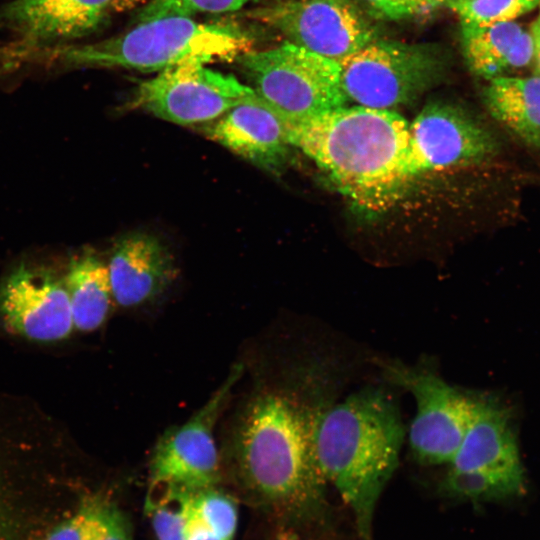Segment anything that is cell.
Masks as SVG:
<instances>
[{"instance_id":"6da1fadb","label":"cell","mask_w":540,"mask_h":540,"mask_svg":"<svg viewBox=\"0 0 540 540\" xmlns=\"http://www.w3.org/2000/svg\"><path fill=\"white\" fill-rule=\"evenodd\" d=\"M285 127L290 146L360 211H385L415 178L409 122L394 110L346 105Z\"/></svg>"},{"instance_id":"7a4b0ae2","label":"cell","mask_w":540,"mask_h":540,"mask_svg":"<svg viewBox=\"0 0 540 540\" xmlns=\"http://www.w3.org/2000/svg\"><path fill=\"white\" fill-rule=\"evenodd\" d=\"M327 405L283 390L257 394L243 411L234 456L244 483L277 506H318L325 480L315 456V429Z\"/></svg>"},{"instance_id":"3957f363","label":"cell","mask_w":540,"mask_h":540,"mask_svg":"<svg viewBox=\"0 0 540 540\" xmlns=\"http://www.w3.org/2000/svg\"><path fill=\"white\" fill-rule=\"evenodd\" d=\"M405 427L394 400L366 387L327 405L315 429V456L325 480L349 506L362 540H371L376 504L399 463Z\"/></svg>"},{"instance_id":"277c9868","label":"cell","mask_w":540,"mask_h":540,"mask_svg":"<svg viewBox=\"0 0 540 540\" xmlns=\"http://www.w3.org/2000/svg\"><path fill=\"white\" fill-rule=\"evenodd\" d=\"M253 45L254 39L234 25L163 15L141 18L130 30L98 42L56 47L49 56L70 66L160 72L189 60L237 59Z\"/></svg>"},{"instance_id":"5b68a950","label":"cell","mask_w":540,"mask_h":540,"mask_svg":"<svg viewBox=\"0 0 540 540\" xmlns=\"http://www.w3.org/2000/svg\"><path fill=\"white\" fill-rule=\"evenodd\" d=\"M255 94L295 123L346 106L337 61L289 42L237 57Z\"/></svg>"},{"instance_id":"8992f818","label":"cell","mask_w":540,"mask_h":540,"mask_svg":"<svg viewBox=\"0 0 540 540\" xmlns=\"http://www.w3.org/2000/svg\"><path fill=\"white\" fill-rule=\"evenodd\" d=\"M338 63L347 101L385 110L412 103L445 71L435 48L378 39Z\"/></svg>"},{"instance_id":"52a82bcc","label":"cell","mask_w":540,"mask_h":540,"mask_svg":"<svg viewBox=\"0 0 540 540\" xmlns=\"http://www.w3.org/2000/svg\"><path fill=\"white\" fill-rule=\"evenodd\" d=\"M385 377L410 392L416 413L409 427V445L422 464H449L473 418L477 397L448 384L432 369L387 362Z\"/></svg>"},{"instance_id":"ba28073f","label":"cell","mask_w":540,"mask_h":540,"mask_svg":"<svg viewBox=\"0 0 540 540\" xmlns=\"http://www.w3.org/2000/svg\"><path fill=\"white\" fill-rule=\"evenodd\" d=\"M189 60L139 84L133 104L156 117L188 126L211 122L254 95L232 74Z\"/></svg>"},{"instance_id":"9c48e42d","label":"cell","mask_w":540,"mask_h":540,"mask_svg":"<svg viewBox=\"0 0 540 540\" xmlns=\"http://www.w3.org/2000/svg\"><path fill=\"white\" fill-rule=\"evenodd\" d=\"M293 45L339 62L377 39L354 0H278L247 12Z\"/></svg>"},{"instance_id":"30bf717a","label":"cell","mask_w":540,"mask_h":540,"mask_svg":"<svg viewBox=\"0 0 540 540\" xmlns=\"http://www.w3.org/2000/svg\"><path fill=\"white\" fill-rule=\"evenodd\" d=\"M241 373L240 365L234 367L189 420L160 438L152 453V482L185 490L215 487L220 469L214 427Z\"/></svg>"},{"instance_id":"8fae6325","label":"cell","mask_w":540,"mask_h":540,"mask_svg":"<svg viewBox=\"0 0 540 540\" xmlns=\"http://www.w3.org/2000/svg\"><path fill=\"white\" fill-rule=\"evenodd\" d=\"M410 155L416 176L467 166L495 154L494 136L462 108L447 102L426 105L409 123Z\"/></svg>"},{"instance_id":"7c38bea8","label":"cell","mask_w":540,"mask_h":540,"mask_svg":"<svg viewBox=\"0 0 540 540\" xmlns=\"http://www.w3.org/2000/svg\"><path fill=\"white\" fill-rule=\"evenodd\" d=\"M0 320L10 332L37 342H55L74 329L68 293L53 271L21 265L0 286Z\"/></svg>"},{"instance_id":"4fadbf2b","label":"cell","mask_w":540,"mask_h":540,"mask_svg":"<svg viewBox=\"0 0 540 540\" xmlns=\"http://www.w3.org/2000/svg\"><path fill=\"white\" fill-rule=\"evenodd\" d=\"M121 0H12L0 7V23L36 45H59L91 34Z\"/></svg>"},{"instance_id":"5bb4252c","label":"cell","mask_w":540,"mask_h":540,"mask_svg":"<svg viewBox=\"0 0 540 540\" xmlns=\"http://www.w3.org/2000/svg\"><path fill=\"white\" fill-rule=\"evenodd\" d=\"M205 126L206 135L253 165L278 173L291 147L282 118L256 94Z\"/></svg>"},{"instance_id":"9a60e30c","label":"cell","mask_w":540,"mask_h":540,"mask_svg":"<svg viewBox=\"0 0 540 540\" xmlns=\"http://www.w3.org/2000/svg\"><path fill=\"white\" fill-rule=\"evenodd\" d=\"M107 268L114 302L122 307L152 300L176 277L171 253L148 233H131L119 239Z\"/></svg>"},{"instance_id":"2e32d148","label":"cell","mask_w":540,"mask_h":540,"mask_svg":"<svg viewBox=\"0 0 540 540\" xmlns=\"http://www.w3.org/2000/svg\"><path fill=\"white\" fill-rule=\"evenodd\" d=\"M449 469L523 478L509 409L490 398H477L473 418Z\"/></svg>"},{"instance_id":"e0dca14e","label":"cell","mask_w":540,"mask_h":540,"mask_svg":"<svg viewBox=\"0 0 540 540\" xmlns=\"http://www.w3.org/2000/svg\"><path fill=\"white\" fill-rule=\"evenodd\" d=\"M462 47L470 70L488 81L532 63L529 30L515 21L461 25Z\"/></svg>"},{"instance_id":"ac0fdd59","label":"cell","mask_w":540,"mask_h":540,"mask_svg":"<svg viewBox=\"0 0 540 540\" xmlns=\"http://www.w3.org/2000/svg\"><path fill=\"white\" fill-rule=\"evenodd\" d=\"M484 98L498 122L526 144L540 147V76L491 79Z\"/></svg>"},{"instance_id":"d6986e66","label":"cell","mask_w":540,"mask_h":540,"mask_svg":"<svg viewBox=\"0 0 540 540\" xmlns=\"http://www.w3.org/2000/svg\"><path fill=\"white\" fill-rule=\"evenodd\" d=\"M64 284L74 328L84 332L98 329L114 303L107 265L95 254L83 252L70 261Z\"/></svg>"},{"instance_id":"ffe728a7","label":"cell","mask_w":540,"mask_h":540,"mask_svg":"<svg viewBox=\"0 0 540 540\" xmlns=\"http://www.w3.org/2000/svg\"><path fill=\"white\" fill-rule=\"evenodd\" d=\"M187 490L152 482L145 501L156 540H185Z\"/></svg>"},{"instance_id":"44dd1931","label":"cell","mask_w":540,"mask_h":540,"mask_svg":"<svg viewBox=\"0 0 540 540\" xmlns=\"http://www.w3.org/2000/svg\"><path fill=\"white\" fill-rule=\"evenodd\" d=\"M524 478L481 471L448 469L442 489L449 496L473 500H487L519 493Z\"/></svg>"},{"instance_id":"7402d4cb","label":"cell","mask_w":540,"mask_h":540,"mask_svg":"<svg viewBox=\"0 0 540 540\" xmlns=\"http://www.w3.org/2000/svg\"><path fill=\"white\" fill-rule=\"evenodd\" d=\"M540 0H456L449 1L461 25H489L514 21L539 6Z\"/></svg>"},{"instance_id":"603a6c76","label":"cell","mask_w":540,"mask_h":540,"mask_svg":"<svg viewBox=\"0 0 540 540\" xmlns=\"http://www.w3.org/2000/svg\"><path fill=\"white\" fill-rule=\"evenodd\" d=\"M189 506L222 539L232 540L237 529L238 510L232 498L215 487L187 490Z\"/></svg>"},{"instance_id":"cb8c5ba5","label":"cell","mask_w":540,"mask_h":540,"mask_svg":"<svg viewBox=\"0 0 540 540\" xmlns=\"http://www.w3.org/2000/svg\"><path fill=\"white\" fill-rule=\"evenodd\" d=\"M108 504L101 497L88 498L70 517L56 525L45 540H96Z\"/></svg>"},{"instance_id":"d4e9b609","label":"cell","mask_w":540,"mask_h":540,"mask_svg":"<svg viewBox=\"0 0 540 540\" xmlns=\"http://www.w3.org/2000/svg\"><path fill=\"white\" fill-rule=\"evenodd\" d=\"M255 0H152L141 18L163 15L191 16L196 13H226L243 8ZM278 1V0H274Z\"/></svg>"},{"instance_id":"484cf974","label":"cell","mask_w":540,"mask_h":540,"mask_svg":"<svg viewBox=\"0 0 540 540\" xmlns=\"http://www.w3.org/2000/svg\"><path fill=\"white\" fill-rule=\"evenodd\" d=\"M367 14L376 19L400 20L424 9L420 0H357Z\"/></svg>"},{"instance_id":"4316f807","label":"cell","mask_w":540,"mask_h":540,"mask_svg":"<svg viewBox=\"0 0 540 540\" xmlns=\"http://www.w3.org/2000/svg\"><path fill=\"white\" fill-rule=\"evenodd\" d=\"M96 540H132L128 521L110 502L106 509L101 531Z\"/></svg>"},{"instance_id":"83f0119b","label":"cell","mask_w":540,"mask_h":540,"mask_svg":"<svg viewBox=\"0 0 540 540\" xmlns=\"http://www.w3.org/2000/svg\"><path fill=\"white\" fill-rule=\"evenodd\" d=\"M185 540H224L189 506L186 500Z\"/></svg>"},{"instance_id":"f1b7e54d","label":"cell","mask_w":540,"mask_h":540,"mask_svg":"<svg viewBox=\"0 0 540 540\" xmlns=\"http://www.w3.org/2000/svg\"><path fill=\"white\" fill-rule=\"evenodd\" d=\"M529 32L533 43L531 64L534 65L536 75L540 76V15L532 22Z\"/></svg>"},{"instance_id":"f546056e","label":"cell","mask_w":540,"mask_h":540,"mask_svg":"<svg viewBox=\"0 0 540 540\" xmlns=\"http://www.w3.org/2000/svg\"><path fill=\"white\" fill-rule=\"evenodd\" d=\"M11 530L6 511L0 498V540H10Z\"/></svg>"},{"instance_id":"4dcf8cb0","label":"cell","mask_w":540,"mask_h":540,"mask_svg":"<svg viewBox=\"0 0 540 540\" xmlns=\"http://www.w3.org/2000/svg\"><path fill=\"white\" fill-rule=\"evenodd\" d=\"M423 4L424 8L432 7L436 4H438L441 0H420Z\"/></svg>"},{"instance_id":"1f68e13d","label":"cell","mask_w":540,"mask_h":540,"mask_svg":"<svg viewBox=\"0 0 540 540\" xmlns=\"http://www.w3.org/2000/svg\"><path fill=\"white\" fill-rule=\"evenodd\" d=\"M449 1H456V0H448V2H449Z\"/></svg>"},{"instance_id":"d6a6232c","label":"cell","mask_w":540,"mask_h":540,"mask_svg":"<svg viewBox=\"0 0 540 540\" xmlns=\"http://www.w3.org/2000/svg\"><path fill=\"white\" fill-rule=\"evenodd\" d=\"M539 7H540V3H539Z\"/></svg>"}]
</instances>
